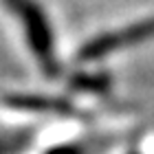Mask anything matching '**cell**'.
Masks as SVG:
<instances>
[{
  "label": "cell",
  "mask_w": 154,
  "mask_h": 154,
  "mask_svg": "<svg viewBox=\"0 0 154 154\" xmlns=\"http://www.w3.org/2000/svg\"><path fill=\"white\" fill-rule=\"evenodd\" d=\"M11 2L26 26V35H29V44L33 48V53L40 57L46 71H53L55 66L53 64V38H51V26L44 18V11H40L38 5L31 2V0H11Z\"/></svg>",
  "instance_id": "6da1fadb"
},
{
  "label": "cell",
  "mask_w": 154,
  "mask_h": 154,
  "mask_svg": "<svg viewBox=\"0 0 154 154\" xmlns=\"http://www.w3.org/2000/svg\"><path fill=\"white\" fill-rule=\"evenodd\" d=\"M152 33H154V24L148 22V24H139L137 29H130V33H125V35H101V38L93 40L86 48H84L82 57H84V60L101 57V55H106V53H110V51H115V46H117V44H121L123 40L134 42V40L145 38V35H152Z\"/></svg>",
  "instance_id": "7a4b0ae2"
}]
</instances>
